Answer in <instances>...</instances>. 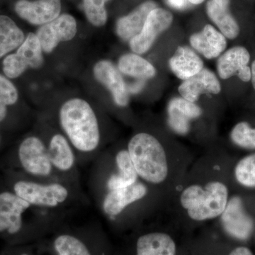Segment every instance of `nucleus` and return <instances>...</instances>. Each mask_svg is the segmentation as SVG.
Segmentation results:
<instances>
[{
  "instance_id": "1",
  "label": "nucleus",
  "mask_w": 255,
  "mask_h": 255,
  "mask_svg": "<svg viewBox=\"0 0 255 255\" xmlns=\"http://www.w3.org/2000/svg\"><path fill=\"white\" fill-rule=\"evenodd\" d=\"M58 119L60 128L75 150L79 166L92 163L99 156L102 132L91 105L82 99L69 100L60 107Z\"/></svg>"
},
{
  "instance_id": "2",
  "label": "nucleus",
  "mask_w": 255,
  "mask_h": 255,
  "mask_svg": "<svg viewBox=\"0 0 255 255\" xmlns=\"http://www.w3.org/2000/svg\"><path fill=\"white\" fill-rule=\"evenodd\" d=\"M12 191L31 206L64 219L87 201L82 188L59 181L40 180L26 176L15 181Z\"/></svg>"
},
{
  "instance_id": "3",
  "label": "nucleus",
  "mask_w": 255,
  "mask_h": 255,
  "mask_svg": "<svg viewBox=\"0 0 255 255\" xmlns=\"http://www.w3.org/2000/svg\"><path fill=\"white\" fill-rule=\"evenodd\" d=\"M128 151H117L113 158L99 155L92 162L90 189L94 198L105 193L132 185L138 180Z\"/></svg>"
},
{
  "instance_id": "4",
  "label": "nucleus",
  "mask_w": 255,
  "mask_h": 255,
  "mask_svg": "<svg viewBox=\"0 0 255 255\" xmlns=\"http://www.w3.org/2000/svg\"><path fill=\"white\" fill-rule=\"evenodd\" d=\"M138 177L151 184H159L168 177L169 165L163 146L153 135L138 132L127 146Z\"/></svg>"
},
{
  "instance_id": "5",
  "label": "nucleus",
  "mask_w": 255,
  "mask_h": 255,
  "mask_svg": "<svg viewBox=\"0 0 255 255\" xmlns=\"http://www.w3.org/2000/svg\"><path fill=\"white\" fill-rule=\"evenodd\" d=\"M228 201V187L218 181L210 182L205 187L192 184L184 189L180 196L181 205L189 217L196 221L221 216Z\"/></svg>"
},
{
  "instance_id": "6",
  "label": "nucleus",
  "mask_w": 255,
  "mask_h": 255,
  "mask_svg": "<svg viewBox=\"0 0 255 255\" xmlns=\"http://www.w3.org/2000/svg\"><path fill=\"white\" fill-rule=\"evenodd\" d=\"M17 157L26 177L63 182L52 166L44 140L38 135H30L23 139L18 146Z\"/></svg>"
},
{
  "instance_id": "7",
  "label": "nucleus",
  "mask_w": 255,
  "mask_h": 255,
  "mask_svg": "<svg viewBox=\"0 0 255 255\" xmlns=\"http://www.w3.org/2000/svg\"><path fill=\"white\" fill-rule=\"evenodd\" d=\"M50 162L61 180L78 188L80 184V172L76 154L65 135L60 132L50 135L43 139Z\"/></svg>"
},
{
  "instance_id": "8",
  "label": "nucleus",
  "mask_w": 255,
  "mask_h": 255,
  "mask_svg": "<svg viewBox=\"0 0 255 255\" xmlns=\"http://www.w3.org/2000/svg\"><path fill=\"white\" fill-rule=\"evenodd\" d=\"M147 193L148 189L145 183L137 180L129 187L105 193L95 200L104 216L115 221L132 206L143 200Z\"/></svg>"
},
{
  "instance_id": "9",
  "label": "nucleus",
  "mask_w": 255,
  "mask_h": 255,
  "mask_svg": "<svg viewBox=\"0 0 255 255\" xmlns=\"http://www.w3.org/2000/svg\"><path fill=\"white\" fill-rule=\"evenodd\" d=\"M42 47L36 34L30 33L14 54L3 61V71L7 78H18L28 68H39L43 65Z\"/></svg>"
},
{
  "instance_id": "10",
  "label": "nucleus",
  "mask_w": 255,
  "mask_h": 255,
  "mask_svg": "<svg viewBox=\"0 0 255 255\" xmlns=\"http://www.w3.org/2000/svg\"><path fill=\"white\" fill-rule=\"evenodd\" d=\"M34 206L18 197L13 191L0 193V233L16 235L22 231L24 215Z\"/></svg>"
},
{
  "instance_id": "11",
  "label": "nucleus",
  "mask_w": 255,
  "mask_h": 255,
  "mask_svg": "<svg viewBox=\"0 0 255 255\" xmlns=\"http://www.w3.org/2000/svg\"><path fill=\"white\" fill-rule=\"evenodd\" d=\"M173 21L172 13L162 8H155L147 16L142 31L130 40V47L137 54H143L149 50L156 38L166 31Z\"/></svg>"
},
{
  "instance_id": "12",
  "label": "nucleus",
  "mask_w": 255,
  "mask_h": 255,
  "mask_svg": "<svg viewBox=\"0 0 255 255\" xmlns=\"http://www.w3.org/2000/svg\"><path fill=\"white\" fill-rule=\"evenodd\" d=\"M77 30L75 18L71 15L64 14L43 25L38 28L36 34L43 51L50 53L60 42L73 39L76 35Z\"/></svg>"
},
{
  "instance_id": "13",
  "label": "nucleus",
  "mask_w": 255,
  "mask_h": 255,
  "mask_svg": "<svg viewBox=\"0 0 255 255\" xmlns=\"http://www.w3.org/2000/svg\"><path fill=\"white\" fill-rule=\"evenodd\" d=\"M221 217L226 233L240 241L248 240L254 231V222L246 212L243 201L238 196L228 201Z\"/></svg>"
},
{
  "instance_id": "14",
  "label": "nucleus",
  "mask_w": 255,
  "mask_h": 255,
  "mask_svg": "<svg viewBox=\"0 0 255 255\" xmlns=\"http://www.w3.org/2000/svg\"><path fill=\"white\" fill-rule=\"evenodd\" d=\"M15 11L19 17L33 25H44L60 16V0H18Z\"/></svg>"
},
{
  "instance_id": "15",
  "label": "nucleus",
  "mask_w": 255,
  "mask_h": 255,
  "mask_svg": "<svg viewBox=\"0 0 255 255\" xmlns=\"http://www.w3.org/2000/svg\"><path fill=\"white\" fill-rule=\"evenodd\" d=\"M251 60L249 52L243 46H235L230 48L217 62V70L220 78L227 80L237 75L242 81L251 80V68L248 66Z\"/></svg>"
},
{
  "instance_id": "16",
  "label": "nucleus",
  "mask_w": 255,
  "mask_h": 255,
  "mask_svg": "<svg viewBox=\"0 0 255 255\" xmlns=\"http://www.w3.org/2000/svg\"><path fill=\"white\" fill-rule=\"evenodd\" d=\"M96 79L110 90L114 102L120 107L128 103V92L118 69L109 60H101L94 68Z\"/></svg>"
},
{
  "instance_id": "17",
  "label": "nucleus",
  "mask_w": 255,
  "mask_h": 255,
  "mask_svg": "<svg viewBox=\"0 0 255 255\" xmlns=\"http://www.w3.org/2000/svg\"><path fill=\"white\" fill-rule=\"evenodd\" d=\"M221 87L219 80L211 70L203 68L194 76L184 80L179 87L183 98L195 102L202 94H219Z\"/></svg>"
},
{
  "instance_id": "18",
  "label": "nucleus",
  "mask_w": 255,
  "mask_h": 255,
  "mask_svg": "<svg viewBox=\"0 0 255 255\" xmlns=\"http://www.w3.org/2000/svg\"><path fill=\"white\" fill-rule=\"evenodd\" d=\"M189 41L191 46L207 59L217 58L227 46L226 36L210 24L193 34Z\"/></svg>"
},
{
  "instance_id": "19",
  "label": "nucleus",
  "mask_w": 255,
  "mask_h": 255,
  "mask_svg": "<svg viewBox=\"0 0 255 255\" xmlns=\"http://www.w3.org/2000/svg\"><path fill=\"white\" fill-rule=\"evenodd\" d=\"M83 229L63 230L57 233L53 241L56 255H95L90 244L83 236Z\"/></svg>"
},
{
  "instance_id": "20",
  "label": "nucleus",
  "mask_w": 255,
  "mask_h": 255,
  "mask_svg": "<svg viewBox=\"0 0 255 255\" xmlns=\"http://www.w3.org/2000/svg\"><path fill=\"white\" fill-rule=\"evenodd\" d=\"M157 8L153 1H147L139 5L132 12L119 18L117 33L122 39L130 41L142 31L149 14Z\"/></svg>"
},
{
  "instance_id": "21",
  "label": "nucleus",
  "mask_w": 255,
  "mask_h": 255,
  "mask_svg": "<svg viewBox=\"0 0 255 255\" xmlns=\"http://www.w3.org/2000/svg\"><path fill=\"white\" fill-rule=\"evenodd\" d=\"M206 11L210 19L229 39H235L240 33V26L230 11V0H209Z\"/></svg>"
},
{
  "instance_id": "22",
  "label": "nucleus",
  "mask_w": 255,
  "mask_h": 255,
  "mask_svg": "<svg viewBox=\"0 0 255 255\" xmlns=\"http://www.w3.org/2000/svg\"><path fill=\"white\" fill-rule=\"evenodd\" d=\"M135 255H176L174 240L164 233H149L137 238Z\"/></svg>"
},
{
  "instance_id": "23",
  "label": "nucleus",
  "mask_w": 255,
  "mask_h": 255,
  "mask_svg": "<svg viewBox=\"0 0 255 255\" xmlns=\"http://www.w3.org/2000/svg\"><path fill=\"white\" fill-rule=\"evenodd\" d=\"M169 66L178 78L185 80L204 68L200 57L189 47L179 46L169 60Z\"/></svg>"
},
{
  "instance_id": "24",
  "label": "nucleus",
  "mask_w": 255,
  "mask_h": 255,
  "mask_svg": "<svg viewBox=\"0 0 255 255\" xmlns=\"http://www.w3.org/2000/svg\"><path fill=\"white\" fill-rule=\"evenodd\" d=\"M118 67L121 73L140 80L153 78L156 74L153 65L136 53H128L121 57Z\"/></svg>"
},
{
  "instance_id": "25",
  "label": "nucleus",
  "mask_w": 255,
  "mask_h": 255,
  "mask_svg": "<svg viewBox=\"0 0 255 255\" xmlns=\"http://www.w3.org/2000/svg\"><path fill=\"white\" fill-rule=\"evenodd\" d=\"M25 37L14 21L5 15H0V58L18 48Z\"/></svg>"
},
{
  "instance_id": "26",
  "label": "nucleus",
  "mask_w": 255,
  "mask_h": 255,
  "mask_svg": "<svg viewBox=\"0 0 255 255\" xmlns=\"http://www.w3.org/2000/svg\"><path fill=\"white\" fill-rule=\"evenodd\" d=\"M235 177L243 187L255 188V153L246 156L238 162Z\"/></svg>"
},
{
  "instance_id": "27",
  "label": "nucleus",
  "mask_w": 255,
  "mask_h": 255,
  "mask_svg": "<svg viewBox=\"0 0 255 255\" xmlns=\"http://www.w3.org/2000/svg\"><path fill=\"white\" fill-rule=\"evenodd\" d=\"M18 100V92L8 79L0 75V122L7 115V107L14 105Z\"/></svg>"
},
{
  "instance_id": "28",
  "label": "nucleus",
  "mask_w": 255,
  "mask_h": 255,
  "mask_svg": "<svg viewBox=\"0 0 255 255\" xmlns=\"http://www.w3.org/2000/svg\"><path fill=\"white\" fill-rule=\"evenodd\" d=\"M110 0H83L87 19L95 26H102L107 20L105 4Z\"/></svg>"
},
{
  "instance_id": "29",
  "label": "nucleus",
  "mask_w": 255,
  "mask_h": 255,
  "mask_svg": "<svg viewBox=\"0 0 255 255\" xmlns=\"http://www.w3.org/2000/svg\"><path fill=\"white\" fill-rule=\"evenodd\" d=\"M233 142L239 147L255 149V128L247 122H241L235 126L231 133Z\"/></svg>"
},
{
  "instance_id": "30",
  "label": "nucleus",
  "mask_w": 255,
  "mask_h": 255,
  "mask_svg": "<svg viewBox=\"0 0 255 255\" xmlns=\"http://www.w3.org/2000/svg\"><path fill=\"white\" fill-rule=\"evenodd\" d=\"M167 112H168V124L171 128L180 135L187 134L190 128L191 119L181 111L169 106H168Z\"/></svg>"
},
{
  "instance_id": "31",
  "label": "nucleus",
  "mask_w": 255,
  "mask_h": 255,
  "mask_svg": "<svg viewBox=\"0 0 255 255\" xmlns=\"http://www.w3.org/2000/svg\"><path fill=\"white\" fill-rule=\"evenodd\" d=\"M187 114L189 118H199L202 114L200 107L194 102H189L183 97H175L169 102V105Z\"/></svg>"
},
{
  "instance_id": "32",
  "label": "nucleus",
  "mask_w": 255,
  "mask_h": 255,
  "mask_svg": "<svg viewBox=\"0 0 255 255\" xmlns=\"http://www.w3.org/2000/svg\"><path fill=\"white\" fill-rule=\"evenodd\" d=\"M167 3L172 7L177 9H182L187 7V0H167Z\"/></svg>"
},
{
  "instance_id": "33",
  "label": "nucleus",
  "mask_w": 255,
  "mask_h": 255,
  "mask_svg": "<svg viewBox=\"0 0 255 255\" xmlns=\"http://www.w3.org/2000/svg\"><path fill=\"white\" fill-rule=\"evenodd\" d=\"M228 255H253L251 250L246 247H238Z\"/></svg>"
},
{
  "instance_id": "34",
  "label": "nucleus",
  "mask_w": 255,
  "mask_h": 255,
  "mask_svg": "<svg viewBox=\"0 0 255 255\" xmlns=\"http://www.w3.org/2000/svg\"><path fill=\"white\" fill-rule=\"evenodd\" d=\"M144 86V82L140 81L137 82L135 85H132V86L130 87V91L132 92V93H136V92L140 91V90L142 88V87Z\"/></svg>"
},
{
  "instance_id": "35",
  "label": "nucleus",
  "mask_w": 255,
  "mask_h": 255,
  "mask_svg": "<svg viewBox=\"0 0 255 255\" xmlns=\"http://www.w3.org/2000/svg\"><path fill=\"white\" fill-rule=\"evenodd\" d=\"M252 82H253V86L254 87L255 90V60L253 62V64H252Z\"/></svg>"
},
{
  "instance_id": "36",
  "label": "nucleus",
  "mask_w": 255,
  "mask_h": 255,
  "mask_svg": "<svg viewBox=\"0 0 255 255\" xmlns=\"http://www.w3.org/2000/svg\"><path fill=\"white\" fill-rule=\"evenodd\" d=\"M188 1L193 4H200L204 0H188Z\"/></svg>"
}]
</instances>
